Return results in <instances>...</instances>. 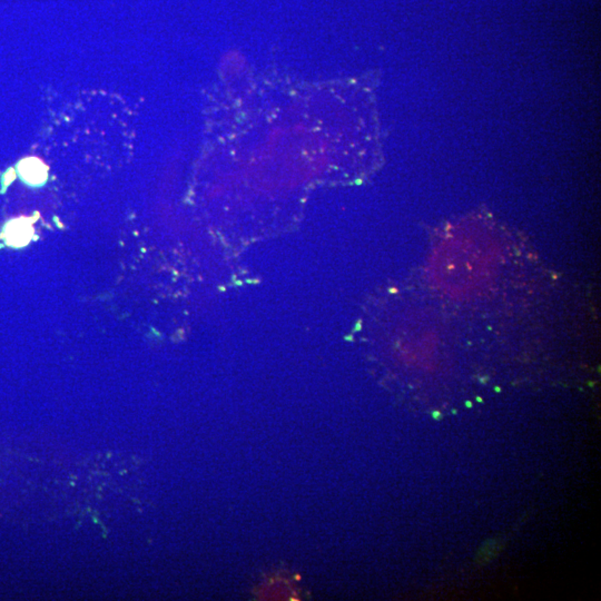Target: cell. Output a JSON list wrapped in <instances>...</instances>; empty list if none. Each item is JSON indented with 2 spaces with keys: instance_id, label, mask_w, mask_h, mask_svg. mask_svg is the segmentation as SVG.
Masks as SVG:
<instances>
[{
  "instance_id": "1",
  "label": "cell",
  "mask_w": 601,
  "mask_h": 601,
  "mask_svg": "<svg viewBox=\"0 0 601 601\" xmlns=\"http://www.w3.org/2000/svg\"><path fill=\"white\" fill-rule=\"evenodd\" d=\"M34 234L32 222L28 218L11 221L4 230L6 243L13 247H22L30 243Z\"/></svg>"
},
{
  "instance_id": "2",
  "label": "cell",
  "mask_w": 601,
  "mask_h": 601,
  "mask_svg": "<svg viewBox=\"0 0 601 601\" xmlns=\"http://www.w3.org/2000/svg\"><path fill=\"white\" fill-rule=\"evenodd\" d=\"M18 172L26 183L34 186L42 185L48 178L47 166L35 157H28L19 163Z\"/></svg>"
}]
</instances>
